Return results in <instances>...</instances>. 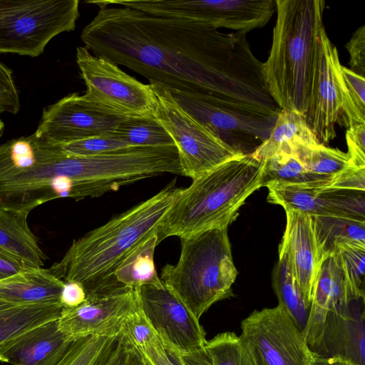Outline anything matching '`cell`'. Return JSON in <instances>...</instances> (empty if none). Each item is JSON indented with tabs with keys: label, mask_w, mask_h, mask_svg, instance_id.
Masks as SVG:
<instances>
[{
	"label": "cell",
	"mask_w": 365,
	"mask_h": 365,
	"mask_svg": "<svg viewBox=\"0 0 365 365\" xmlns=\"http://www.w3.org/2000/svg\"><path fill=\"white\" fill-rule=\"evenodd\" d=\"M87 3L99 8L81 34L93 55L168 89L225 97L266 111L275 107L246 33L225 34L99 0Z\"/></svg>",
	"instance_id": "1"
},
{
	"label": "cell",
	"mask_w": 365,
	"mask_h": 365,
	"mask_svg": "<svg viewBox=\"0 0 365 365\" xmlns=\"http://www.w3.org/2000/svg\"><path fill=\"white\" fill-rule=\"evenodd\" d=\"M180 190L172 181L153 196L75 240L49 270L63 282L81 283L86 297L122 287L114 276L117 267L155 232Z\"/></svg>",
	"instance_id": "2"
},
{
	"label": "cell",
	"mask_w": 365,
	"mask_h": 365,
	"mask_svg": "<svg viewBox=\"0 0 365 365\" xmlns=\"http://www.w3.org/2000/svg\"><path fill=\"white\" fill-rule=\"evenodd\" d=\"M277 19L262 71L269 92L280 110L304 115L325 1L275 0Z\"/></svg>",
	"instance_id": "3"
},
{
	"label": "cell",
	"mask_w": 365,
	"mask_h": 365,
	"mask_svg": "<svg viewBox=\"0 0 365 365\" xmlns=\"http://www.w3.org/2000/svg\"><path fill=\"white\" fill-rule=\"evenodd\" d=\"M263 168L264 162L243 155L192 180L159 222L158 244L171 236L228 227L248 197L262 187Z\"/></svg>",
	"instance_id": "4"
},
{
	"label": "cell",
	"mask_w": 365,
	"mask_h": 365,
	"mask_svg": "<svg viewBox=\"0 0 365 365\" xmlns=\"http://www.w3.org/2000/svg\"><path fill=\"white\" fill-rule=\"evenodd\" d=\"M227 228L181 238L178 262L162 269L160 279L164 285L198 319L213 304L232 295L237 271Z\"/></svg>",
	"instance_id": "5"
},
{
	"label": "cell",
	"mask_w": 365,
	"mask_h": 365,
	"mask_svg": "<svg viewBox=\"0 0 365 365\" xmlns=\"http://www.w3.org/2000/svg\"><path fill=\"white\" fill-rule=\"evenodd\" d=\"M78 17V0H0V53L37 57Z\"/></svg>",
	"instance_id": "6"
},
{
	"label": "cell",
	"mask_w": 365,
	"mask_h": 365,
	"mask_svg": "<svg viewBox=\"0 0 365 365\" xmlns=\"http://www.w3.org/2000/svg\"><path fill=\"white\" fill-rule=\"evenodd\" d=\"M168 90L191 117L244 155L252 154L269 138L278 115L225 97Z\"/></svg>",
	"instance_id": "7"
},
{
	"label": "cell",
	"mask_w": 365,
	"mask_h": 365,
	"mask_svg": "<svg viewBox=\"0 0 365 365\" xmlns=\"http://www.w3.org/2000/svg\"><path fill=\"white\" fill-rule=\"evenodd\" d=\"M155 98V118L172 138L183 175L196 179L244 154L229 146L191 117L158 83H149Z\"/></svg>",
	"instance_id": "8"
},
{
	"label": "cell",
	"mask_w": 365,
	"mask_h": 365,
	"mask_svg": "<svg viewBox=\"0 0 365 365\" xmlns=\"http://www.w3.org/2000/svg\"><path fill=\"white\" fill-rule=\"evenodd\" d=\"M120 4L154 16L246 34L264 26L276 11L275 0H123Z\"/></svg>",
	"instance_id": "9"
},
{
	"label": "cell",
	"mask_w": 365,
	"mask_h": 365,
	"mask_svg": "<svg viewBox=\"0 0 365 365\" xmlns=\"http://www.w3.org/2000/svg\"><path fill=\"white\" fill-rule=\"evenodd\" d=\"M76 58L88 99L123 116H153L155 98L149 83L139 81L85 46L76 48Z\"/></svg>",
	"instance_id": "10"
},
{
	"label": "cell",
	"mask_w": 365,
	"mask_h": 365,
	"mask_svg": "<svg viewBox=\"0 0 365 365\" xmlns=\"http://www.w3.org/2000/svg\"><path fill=\"white\" fill-rule=\"evenodd\" d=\"M135 291L140 309L170 354L187 363L206 353L199 319L165 286L143 285Z\"/></svg>",
	"instance_id": "11"
},
{
	"label": "cell",
	"mask_w": 365,
	"mask_h": 365,
	"mask_svg": "<svg viewBox=\"0 0 365 365\" xmlns=\"http://www.w3.org/2000/svg\"><path fill=\"white\" fill-rule=\"evenodd\" d=\"M241 330L255 365H309L313 357L303 333L279 304L255 310Z\"/></svg>",
	"instance_id": "12"
},
{
	"label": "cell",
	"mask_w": 365,
	"mask_h": 365,
	"mask_svg": "<svg viewBox=\"0 0 365 365\" xmlns=\"http://www.w3.org/2000/svg\"><path fill=\"white\" fill-rule=\"evenodd\" d=\"M126 116L88 99L84 94H69L43 110L36 135L57 145L112 133Z\"/></svg>",
	"instance_id": "13"
},
{
	"label": "cell",
	"mask_w": 365,
	"mask_h": 365,
	"mask_svg": "<svg viewBox=\"0 0 365 365\" xmlns=\"http://www.w3.org/2000/svg\"><path fill=\"white\" fill-rule=\"evenodd\" d=\"M138 308L136 291L120 287L87 296L76 307L63 308L58 327L71 341L93 336L118 337L124 321Z\"/></svg>",
	"instance_id": "14"
},
{
	"label": "cell",
	"mask_w": 365,
	"mask_h": 365,
	"mask_svg": "<svg viewBox=\"0 0 365 365\" xmlns=\"http://www.w3.org/2000/svg\"><path fill=\"white\" fill-rule=\"evenodd\" d=\"M341 66L337 49L323 26L318 36L310 93L304 113L307 125L323 145L336 137L335 124L341 114L339 79Z\"/></svg>",
	"instance_id": "15"
},
{
	"label": "cell",
	"mask_w": 365,
	"mask_h": 365,
	"mask_svg": "<svg viewBox=\"0 0 365 365\" xmlns=\"http://www.w3.org/2000/svg\"><path fill=\"white\" fill-rule=\"evenodd\" d=\"M364 297H353L327 312L313 356L365 365Z\"/></svg>",
	"instance_id": "16"
},
{
	"label": "cell",
	"mask_w": 365,
	"mask_h": 365,
	"mask_svg": "<svg viewBox=\"0 0 365 365\" xmlns=\"http://www.w3.org/2000/svg\"><path fill=\"white\" fill-rule=\"evenodd\" d=\"M287 225L282 241L287 247L294 275L304 299L310 309L321 261L309 215L285 210Z\"/></svg>",
	"instance_id": "17"
},
{
	"label": "cell",
	"mask_w": 365,
	"mask_h": 365,
	"mask_svg": "<svg viewBox=\"0 0 365 365\" xmlns=\"http://www.w3.org/2000/svg\"><path fill=\"white\" fill-rule=\"evenodd\" d=\"M356 296L360 297L348 285L338 252L324 259L320 264L303 333L309 349L320 336L327 312Z\"/></svg>",
	"instance_id": "18"
},
{
	"label": "cell",
	"mask_w": 365,
	"mask_h": 365,
	"mask_svg": "<svg viewBox=\"0 0 365 365\" xmlns=\"http://www.w3.org/2000/svg\"><path fill=\"white\" fill-rule=\"evenodd\" d=\"M73 341L58 329V319L39 325L16 338L0 361L11 365H56Z\"/></svg>",
	"instance_id": "19"
},
{
	"label": "cell",
	"mask_w": 365,
	"mask_h": 365,
	"mask_svg": "<svg viewBox=\"0 0 365 365\" xmlns=\"http://www.w3.org/2000/svg\"><path fill=\"white\" fill-rule=\"evenodd\" d=\"M63 284L49 269L29 267L0 280V299L18 304L60 303Z\"/></svg>",
	"instance_id": "20"
},
{
	"label": "cell",
	"mask_w": 365,
	"mask_h": 365,
	"mask_svg": "<svg viewBox=\"0 0 365 365\" xmlns=\"http://www.w3.org/2000/svg\"><path fill=\"white\" fill-rule=\"evenodd\" d=\"M29 212L0 207V249L30 267H41L47 257L31 230Z\"/></svg>",
	"instance_id": "21"
},
{
	"label": "cell",
	"mask_w": 365,
	"mask_h": 365,
	"mask_svg": "<svg viewBox=\"0 0 365 365\" xmlns=\"http://www.w3.org/2000/svg\"><path fill=\"white\" fill-rule=\"evenodd\" d=\"M60 303L18 304L0 299V359L4 351L25 332L58 319Z\"/></svg>",
	"instance_id": "22"
},
{
	"label": "cell",
	"mask_w": 365,
	"mask_h": 365,
	"mask_svg": "<svg viewBox=\"0 0 365 365\" xmlns=\"http://www.w3.org/2000/svg\"><path fill=\"white\" fill-rule=\"evenodd\" d=\"M319 142L307 125L304 115L280 110L269 138L250 155L264 162L277 153L294 154L300 145Z\"/></svg>",
	"instance_id": "23"
},
{
	"label": "cell",
	"mask_w": 365,
	"mask_h": 365,
	"mask_svg": "<svg viewBox=\"0 0 365 365\" xmlns=\"http://www.w3.org/2000/svg\"><path fill=\"white\" fill-rule=\"evenodd\" d=\"M310 217L321 262L336 254L343 244H365V221L331 214Z\"/></svg>",
	"instance_id": "24"
},
{
	"label": "cell",
	"mask_w": 365,
	"mask_h": 365,
	"mask_svg": "<svg viewBox=\"0 0 365 365\" xmlns=\"http://www.w3.org/2000/svg\"><path fill=\"white\" fill-rule=\"evenodd\" d=\"M272 284L279 305L304 333L309 313L296 282L289 254L282 241L279 246V259L274 267Z\"/></svg>",
	"instance_id": "25"
},
{
	"label": "cell",
	"mask_w": 365,
	"mask_h": 365,
	"mask_svg": "<svg viewBox=\"0 0 365 365\" xmlns=\"http://www.w3.org/2000/svg\"><path fill=\"white\" fill-rule=\"evenodd\" d=\"M158 240L153 233L133 249L117 267L114 276L120 284L137 290L143 285L164 287L154 264V253Z\"/></svg>",
	"instance_id": "26"
},
{
	"label": "cell",
	"mask_w": 365,
	"mask_h": 365,
	"mask_svg": "<svg viewBox=\"0 0 365 365\" xmlns=\"http://www.w3.org/2000/svg\"><path fill=\"white\" fill-rule=\"evenodd\" d=\"M334 178L310 172L295 154L279 153L264 161L261 185L282 184L323 188L328 187Z\"/></svg>",
	"instance_id": "27"
},
{
	"label": "cell",
	"mask_w": 365,
	"mask_h": 365,
	"mask_svg": "<svg viewBox=\"0 0 365 365\" xmlns=\"http://www.w3.org/2000/svg\"><path fill=\"white\" fill-rule=\"evenodd\" d=\"M114 133L132 147H165L174 142L153 116L127 117L117 126Z\"/></svg>",
	"instance_id": "28"
},
{
	"label": "cell",
	"mask_w": 365,
	"mask_h": 365,
	"mask_svg": "<svg viewBox=\"0 0 365 365\" xmlns=\"http://www.w3.org/2000/svg\"><path fill=\"white\" fill-rule=\"evenodd\" d=\"M267 187V201L281 205L284 210L298 211L309 216L331 214L318 197L319 188L282 184H269Z\"/></svg>",
	"instance_id": "29"
},
{
	"label": "cell",
	"mask_w": 365,
	"mask_h": 365,
	"mask_svg": "<svg viewBox=\"0 0 365 365\" xmlns=\"http://www.w3.org/2000/svg\"><path fill=\"white\" fill-rule=\"evenodd\" d=\"M294 154L308 170L324 176L334 178L353 165L347 153L319 142L302 145Z\"/></svg>",
	"instance_id": "30"
},
{
	"label": "cell",
	"mask_w": 365,
	"mask_h": 365,
	"mask_svg": "<svg viewBox=\"0 0 365 365\" xmlns=\"http://www.w3.org/2000/svg\"><path fill=\"white\" fill-rule=\"evenodd\" d=\"M339 79L346 126L365 124V78L341 66Z\"/></svg>",
	"instance_id": "31"
},
{
	"label": "cell",
	"mask_w": 365,
	"mask_h": 365,
	"mask_svg": "<svg viewBox=\"0 0 365 365\" xmlns=\"http://www.w3.org/2000/svg\"><path fill=\"white\" fill-rule=\"evenodd\" d=\"M118 341V337L98 336L77 339L56 365H106Z\"/></svg>",
	"instance_id": "32"
},
{
	"label": "cell",
	"mask_w": 365,
	"mask_h": 365,
	"mask_svg": "<svg viewBox=\"0 0 365 365\" xmlns=\"http://www.w3.org/2000/svg\"><path fill=\"white\" fill-rule=\"evenodd\" d=\"M205 348L211 365H255L245 344L234 332L216 335L206 341Z\"/></svg>",
	"instance_id": "33"
},
{
	"label": "cell",
	"mask_w": 365,
	"mask_h": 365,
	"mask_svg": "<svg viewBox=\"0 0 365 365\" xmlns=\"http://www.w3.org/2000/svg\"><path fill=\"white\" fill-rule=\"evenodd\" d=\"M317 195L331 214L365 221V190L323 187Z\"/></svg>",
	"instance_id": "34"
},
{
	"label": "cell",
	"mask_w": 365,
	"mask_h": 365,
	"mask_svg": "<svg viewBox=\"0 0 365 365\" xmlns=\"http://www.w3.org/2000/svg\"><path fill=\"white\" fill-rule=\"evenodd\" d=\"M337 252L348 285L356 294L365 296V244L345 243Z\"/></svg>",
	"instance_id": "35"
},
{
	"label": "cell",
	"mask_w": 365,
	"mask_h": 365,
	"mask_svg": "<svg viewBox=\"0 0 365 365\" xmlns=\"http://www.w3.org/2000/svg\"><path fill=\"white\" fill-rule=\"evenodd\" d=\"M59 146L67 154L81 157L105 155L132 148L118 137L114 132L79 140Z\"/></svg>",
	"instance_id": "36"
},
{
	"label": "cell",
	"mask_w": 365,
	"mask_h": 365,
	"mask_svg": "<svg viewBox=\"0 0 365 365\" xmlns=\"http://www.w3.org/2000/svg\"><path fill=\"white\" fill-rule=\"evenodd\" d=\"M158 336L154 328L140 308L123 323L118 338L131 349L145 345Z\"/></svg>",
	"instance_id": "37"
},
{
	"label": "cell",
	"mask_w": 365,
	"mask_h": 365,
	"mask_svg": "<svg viewBox=\"0 0 365 365\" xmlns=\"http://www.w3.org/2000/svg\"><path fill=\"white\" fill-rule=\"evenodd\" d=\"M142 365H211L207 355L187 364L170 354L158 336L143 346L132 349Z\"/></svg>",
	"instance_id": "38"
},
{
	"label": "cell",
	"mask_w": 365,
	"mask_h": 365,
	"mask_svg": "<svg viewBox=\"0 0 365 365\" xmlns=\"http://www.w3.org/2000/svg\"><path fill=\"white\" fill-rule=\"evenodd\" d=\"M20 106L19 95L12 71L0 62V114H17Z\"/></svg>",
	"instance_id": "39"
},
{
	"label": "cell",
	"mask_w": 365,
	"mask_h": 365,
	"mask_svg": "<svg viewBox=\"0 0 365 365\" xmlns=\"http://www.w3.org/2000/svg\"><path fill=\"white\" fill-rule=\"evenodd\" d=\"M349 53V66L353 72L365 76V25L358 28L345 46Z\"/></svg>",
	"instance_id": "40"
},
{
	"label": "cell",
	"mask_w": 365,
	"mask_h": 365,
	"mask_svg": "<svg viewBox=\"0 0 365 365\" xmlns=\"http://www.w3.org/2000/svg\"><path fill=\"white\" fill-rule=\"evenodd\" d=\"M346 141L351 164L365 168V124L349 127L346 132Z\"/></svg>",
	"instance_id": "41"
},
{
	"label": "cell",
	"mask_w": 365,
	"mask_h": 365,
	"mask_svg": "<svg viewBox=\"0 0 365 365\" xmlns=\"http://www.w3.org/2000/svg\"><path fill=\"white\" fill-rule=\"evenodd\" d=\"M326 187L365 190V168L349 167L336 175Z\"/></svg>",
	"instance_id": "42"
},
{
	"label": "cell",
	"mask_w": 365,
	"mask_h": 365,
	"mask_svg": "<svg viewBox=\"0 0 365 365\" xmlns=\"http://www.w3.org/2000/svg\"><path fill=\"white\" fill-rule=\"evenodd\" d=\"M86 299L83 286L74 281L64 282L59 302L63 308H73L81 304Z\"/></svg>",
	"instance_id": "43"
},
{
	"label": "cell",
	"mask_w": 365,
	"mask_h": 365,
	"mask_svg": "<svg viewBox=\"0 0 365 365\" xmlns=\"http://www.w3.org/2000/svg\"><path fill=\"white\" fill-rule=\"evenodd\" d=\"M29 267L20 259L0 249V280Z\"/></svg>",
	"instance_id": "44"
},
{
	"label": "cell",
	"mask_w": 365,
	"mask_h": 365,
	"mask_svg": "<svg viewBox=\"0 0 365 365\" xmlns=\"http://www.w3.org/2000/svg\"><path fill=\"white\" fill-rule=\"evenodd\" d=\"M106 365H142L134 351L118 339Z\"/></svg>",
	"instance_id": "45"
},
{
	"label": "cell",
	"mask_w": 365,
	"mask_h": 365,
	"mask_svg": "<svg viewBox=\"0 0 365 365\" xmlns=\"http://www.w3.org/2000/svg\"><path fill=\"white\" fill-rule=\"evenodd\" d=\"M309 365H354L345 360L334 358H319L313 356Z\"/></svg>",
	"instance_id": "46"
},
{
	"label": "cell",
	"mask_w": 365,
	"mask_h": 365,
	"mask_svg": "<svg viewBox=\"0 0 365 365\" xmlns=\"http://www.w3.org/2000/svg\"><path fill=\"white\" fill-rule=\"evenodd\" d=\"M4 131V124L3 121L0 119V138L2 136Z\"/></svg>",
	"instance_id": "47"
}]
</instances>
